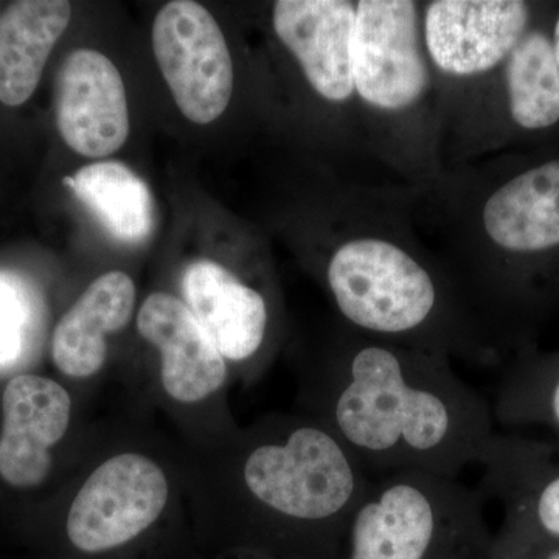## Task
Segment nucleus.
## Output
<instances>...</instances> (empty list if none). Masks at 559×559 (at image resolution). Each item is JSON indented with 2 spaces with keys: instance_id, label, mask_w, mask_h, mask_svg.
<instances>
[{
  "instance_id": "obj_1",
  "label": "nucleus",
  "mask_w": 559,
  "mask_h": 559,
  "mask_svg": "<svg viewBox=\"0 0 559 559\" xmlns=\"http://www.w3.org/2000/svg\"><path fill=\"white\" fill-rule=\"evenodd\" d=\"M316 382L319 421L371 476L418 471L459 479L492 437L487 403L441 353L341 322Z\"/></svg>"
},
{
  "instance_id": "obj_2",
  "label": "nucleus",
  "mask_w": 559,
  "mask_h": 559,
  "mask_svg": "<svg viewBox=\"0 0 559 559\" xmlns=\"http://www.w3.org/2000/svg\"><path fill=\"white\" fill-rule=\"evenodd\" d=\"M322 280L341 322L358 333L473 366L498 355V336L451 267L356 191H347V223L326 253Z\"/></svg>"
},
{
  "instance_id": "obj_3",
  "label": "nucleus",
  "mask_w": 559,
  "mask_h": 559,
  "mask_svg": "<svg viewBox=\"0 0 559 559\" xmlns=\"http://www.w3.org/2000/svg\"><path fill=\"white\" fill-rule=\"evenodd\" d=\"M352 62L362 143L407 179L439 180L443 87L423 39V3L359 0Z\"/></svg>"
},
{
  "instance_id": "obj_4",
  "label": "nucleus",
  "mask_w": 559,
  "mask_h": 559,
  "mask_svg": "<svg viewBox=\"0 0 559 559\" xmlns=\"http://www.w3.org/2000/svg\"><path fill=\"white\" fill-rule=\"evenodd\" d=\"M476 180L469 245L451 271L498 336L530 277L559 263V138L492 162Z\"/></svg>"
},
{
  "instance_id": "obj_5",
  "label": "nucleus",
  "mask_w": 559,
  "mask_h": 559,
  "mask_svg": "<svg viewBox=\"0 0 559 559\" xmlns=\"http://www.w3.org/2000/svg\"><path fill=\"white\" fill-rule=\"evenodd\" d=\"M241 479L257 509L305 528L334 550L373 476L319 419L259 440L242 460Z\"/></svg>"
},
{
  "instance_id": "obj_6",
  "label": "nucleus",
  "mask_w": 559,
  "mask_h": 559,
  "mask_svg": "<svg viewBox=\"0 0 559 559\" xmlns=\"http://www.w3.org/2000/svg\"><path fill=\"white\" fill-rule=\"evenodd\" d=\"M344 544L347 559H485L484 496L418 471L373 476Z\"/></svg>"
},
{
  "instance_id": "obj_7",
  "label": "nucleus",
  "mask_w": 559,
  "mask_h": 559,
  "mask_svg": "<svg viewBox=\"0 0 559 559\" xmlns=\"http://www.w3.org/2000/svg\"><path fill=\"white\" fill-rule=\"evenodd\" d=\"M551 11L547 7L498 75L455 110L448 142L485 151L502 143L539 145L559 138V64L549 33Z\"/></svg>"
},
{
  "instance_id": "obj_8",
  "label": "nucleus",
  "mask_w": 559,
  "mask_h": 559,
  "mask_svg": "<svg viewBox=\"0 0 559 559\" xmlns=\"http://www.w3.org/2000/svg\"><path fill=\"white\" fill-rule=\"evenodd\" d=\"M547 7L525 0L423 3V39L441 81L443 102L498 75Z\"/></svg>"
},
{
  "instance_id": "obj_9",
  "label": "nucleus",
  "mask_w": 559,
  "mask_h": 559,
  "mask_svg": "<svg viewBox=\"0 0 559 559\" xmlns=\"http://www.w3.org/2000/svg\"><path fill=\"white\" fill-rule=\"evenodd\" d=\"M153 50L182 116L209 124L226 112L234 62L218 22L201 3L173 0L153 25Z\"/></svg>"
},
{
  "instance_id": "obj_10",
  "label": "nucleus",
  "mask_w": 559,
  "mask_h": 559,
  "mask_svg": "<svg viewBox=\"0 0 559 559\" xmlns=\"http://www.w3.org/2000/svg\"><path fill=\"white\" fill-rule=\"evenodd\" d=\"M168 481L153 460L120 454L106 460L84 481L68 514L70 543L100 554L138 538L167 506Z\"/></svg>"
},
{
  "instance_id": "obj_11",
  "label": "nucleus",
  "mask_w": 559,
  "mask_h": 559,
  "mask_svg": "<svg viewBox=\"0 0 559 559\" xmlns=\"http://www.w3.org/2000/svg\"><path fill=\"white\" fill-rule=\"evenodd\" d=\"M356 5L353 0H278L272 5V28L310 90L344 114L362 143L352 62Z\"/></svg>"
},
{
  "instance_id": "obj_12",
  "label": "nucleus",
  "mask_w": 559,
  "mask_h": 559,
  "mask_svg": "<svg viewBox=\"0 0 559 559\" xmlns=\"http://www.w3.org/2000/svg\"><path fill=\"white\" fill-rule=\"evenodd\" d=\"M57 124L69 148L81 156H110L127 142L130 112L123 79L100 51L75 50L62 62Z\"/></svg>"
},
{
  "instance_id": "obj_13",
  "label": "nucleus",
  "mask_w": 559,
  "mask_h": 559,
  "mask_svg": "<svg viewBox=\"0 0 559 559\" xmlns=\"http://www.w3.org/2000/svg\"><path fill=\"white\" fill-rule=\"evenodd\" d=\"M69 393L58 382L21 374L3 390L0 477L16 488H33L49 476L50 450L68 432Z\"/></svg>"
},
{
  "instance_id": "obj_14",
  "label": "nucleus",
  "mask_w": 559,
  "mask_h": 559,
  "mask_svg": "<svg viewBox=\"0 0 559 559\" xmlns=\"http://www.w3.org/2000/svg\"><path fill=\"white\" fill-rule=\"evenodd\" d=\"M139 333L160 352L162 384L180 403H200L227 378L226 359L183 301L154 293L138 314Z\"/></svg>"
},
{
  "instance_id": "obj_15",
  "label": "nucleus",
  "mask_w": 559,
  "mask_h": 559,
  "mask_svg": "<svg viewBox=\"0 0 559 559\" xmlns=\"http://www.w3.org/2000/svg\"><path fill=\"white\" fill-rule=\"evenodd\" d=\"M183 299L224 359L248 362L260 355L271 329V305L260 289L213 260L183 272Z\"/></svg>"
},
{
  "instance_id": "obj_16",
  "label": "nucleus",
  "mask_w": 559,
  "mask_h": 559,
  "mask_svg": "<svg viewBox=\"0 0 559 559\" xmlns=\"http://www.w3.org/2000/svg\"><path fill=\"white\" fill-rule=\"evenodd\" d=\"M135 305L130 275L106 272L62 316L51 340V358L61 373L90 378L108 358V334L128 325Z\"/></svg>"
},
{
  "instance_id": "obj_17",
  "label": "nucleus",
  "mask_w": 559,
  "mask_h": 559,
  "mask_svg": "<svg viewBox=\"0 0 559 559\" xmlns=\"http://www.w3.org/2000/svg\"><path fill=\"white\" fill-rule=\"evenodd\" d=\"M72 5L66 0H21L0 17V102L11 108L35 94L46 62L64 35Z\"/></svg>"
},
{
  "instance_id": "obj_18",
  "label": "nucleus",
  "mask_w": 559,
  "mask_h": 559,
  "mask_svg": "<svg viewBox=\"0 0 559 559\" xmlns=\"http://www.w3.org/2000/svg\"><path fill=\"white\" fill-rule=\"evenodd\" d=\"M87 205L121 241L139 242L150 237L154 226V201L145 180L117 160L86 165L66 179Z\"/></svg>"
},
{
  "instance_id": "obj_19",
  "label": "nucleus",
  "mask_w": 559,
  "mask_h": 559,
  "mask_svg": "<svg viewBox=\"0 0 559 559\" xmlns=\"http://www.w3.org/2000/svg\"><path fill=\"white\" fill-rule=\"evenodd\" d=\"M24 297L7 278H0V366L20 355L25 322Z\"/></svg>"
},
{
  "instance_id": "obj_20",
  "label": "nucleus",
  "mask_w": 559,
  "mask_h": 559,
  "mask_svg": "<svg viewBox=\"0 0 559 559\" xmlns=\"http://www.w3.org/2000/svg\"><path fill=\"white\" fill-rule=\"evenodd\" d=\"M532 521L546 535L559 538V474L536 491L532 500Z\"/></svg>"
},
{
  "instance_id": "obj_21",
  "label": "nucleus",
  "mask_w": 559,
  "mask_h": 559,
  "mask_svg": "<svg viewBox=\"0 0 559 559\" xmlns=\"http://www.w3.org/2000/svg\"><path fill=\"white\" fill-rule=\"evenodd\" d=\"M547 407H549L551 418H554L559 426V377L555 380L554 384H551L549 393H547Z\"/></svg>"
},
{
  "instance_id": "obj_22",
  "label": "nucleus",
  "mask_w": 559,
  "mask_h": 559,
  "mask_svg": "<svg viewBox=\"0 0 559 559\" xmlns=\"http://www.w3.org/2000/svg\"><path fill=\"white\" fill-rule=\"evenodd\" d=\"M549 33L555 58H557L559 64V9H554V11H551Z\"/></svg>"
},
{
  "instance_id": "obj_23",
  "label": "nucleus",
  "mask_w": 559,
  "mask_h": 559,
  "mask_svg": "<svg viewBox=\"0 0 559 559\" xmlns=\"http://www.w3.org/2000/svg\"><path fill=\"white\" fill-rule=\"evenodd\" d=\"M547 559H559V551H555V554H550V557Z\"/></svg>"
}]
</instances>
